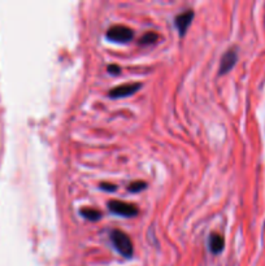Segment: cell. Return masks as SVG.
Masks as SVG:
<instances>
[{
	"label": "cell",
	"instance_id": "1",
	"mask_svg": "<svg viewBox=\"0 0 265 266\" xmlns=\"http://www.w3.org/2000/svg\"><path fill=\"white\" fill-rule=\"evenodd\" d=\"M111 240H112L115 248H116L124 257H133V253H134L133 243H131L130 238H129L124 231L113 230L112 233H111Z\"/></svg>",
	"mask_w": 265,
	"mask_h": 266
},
{
	"label": "cell",
	"instance_id": "2",
	"mask_svg": "<svg viewBox=\"0 0 265 266\" xmlns=\"http://www.w3.org/2000/svg\"><path fill=\"white\" fill-rule=\"evenodd\" d=\"M133 35H134L133 30L126 26H122V25L110 27L107 31V38L112 42H129L130 39H133Z\"/></svg>",
	"mask_w": 265,
	"mask_h": 266
},
{
	"label": "cell",
	"instance_id": "3",
	"mask_svg": "<svg viewBox=\"0 0 265 266\" xmlns=\"http://www.w3.org/2000/svg\"><path fill=\"white\" fill-rule=\"evenodd\" d=\"M108 208L111 212L116 213V215L122 216V217H134L138 215V208L134 204L124 203L119 200H112L108 203Z\"/></svg>",
	"mask_w": 265,
	"mask_h": 266
},
{
	"label": "cell",
	"instance_id": "4",
	"mask_svg": "<svg viewBox=\"0 0 265 266\" xmlns=\"http://www.w3.org/2000/svg\"><path fill=\"white\" fill-rule=\"evenodd\" d=\"M142 85L139 82H133V83H125V85L117 86L110 91V96L113 99H120V97H126L135 94L138 90H140Z\"/></svg>",
	"mask_w": 265,
	"mask_h": 266
},
{
	"label": "cell",
	"instance_id": "5",
	"mask_svg": "<svg viewBox=\"0 0 265 266\" xmlns=\"http://www.w3.org/2000/svg\"><path fill=\"white\" fill-rule=\"evenodd\" d=\"M237 60H238L237 49L230 48L229 51H226L225 54H224L223 59H221V63H220V70H219L220 76H223V74H226L228 72H230V70L234 68Z\"/></svg>",
	"mask_w": 265,
	"mask_h": 266
},
{
	"label": "cell",
	"instance_id": "6",
	"mask_svg": "<svg viewBox=\"0 0 265 266\" xmlns=\"http://www.w3.org/2000/svg\"><path fill=\"white\" fill-rule=\"evenodd\" d=\"M192 18H194V12H192L191 9H189V11H185V12H182L181 15H178L176 17V26L177 29H178V31H180V35L183 36L185 34H186L187 29H189V26L191 25V21Z\"/></svg>",
	"mask_w": 265,
	"mask_h": 266
},
{
	"label": "cell",
	"instance_id": "7",
	"mask_svg": "<svg viewBox=\"0 0 265 266\" xmlns=\"http://www.w3.org/2000/svg\"><path fill=\"white\" fill-rule=\"evenodd\" d=\"M224 238L220 234H212L209 236V248L212 253H220L224 249Z\"/></svg>",
	"mask_w": 265,
	"mask_h": 266
},
{
	"label": "cell",
	"instance_id": "8",
	"mask_svg": "<svg viewBox=\"0 0 265 266\" xmlns=\"http://www.w3.org/2000/svg\"><path fill=\"white\" fill-rule=\"evenodd\" d=\"M81 216L88 221H99L101 218V212L94 208H85L81 210Z\"/></svg>",
	"mask_w": 265,
	"mask_h": 266
},
{
	"label": "cell",
	"instance_id": "9",
	"mask_svg": "<svg viewBox=\"0 0 265 266\" xmlns=\"http://www.w3.org/2000/svg\"><path fill=\"white\" fill-rule=\"evenodd\" d=\"M157 39H158V35L155 33V31H148V33H146L143 36H142V38H140L139 43L144 45L153 44V43H155Z\"/></svg>",
	"mask_w": 265,
	"mask_h": 266
},
{
	"label": "cell",
	"instance_id": "10",
	"mask_svg": "<svg viewBox=\"0 0 265 266\" xmlns=\"http://www.w3.org/2000/svg\"><path fill=\"white\" fill-rule=\"evenodd\" d=\"M146 187V183L142 181H137V182H133V183H130L128 187V190L130 191V192H139V191H142L143 188Z\"/></svg>",
	"mask_w": 265,
	"mask_h": 266
},
{
	"label": "cell",
	"instance_id": "11",
	"mask_svg": "<svg viewBox=\"0 0 265 266\" xmlns=\"http://www.w3.org/2000/svg\"><path fill=\"white\" fill-rule=\"evenodd\" d=\"M100 188L104 191H110V192H112V191H116V186L111 185V183H105V182H104V183H101Z\"/></svg>",
	"mask_w": 265,
	"mask_h": 266
},
{
	"label": "cell",
	"instance_id": "12",
	"mask_svg": "<svg viewBox=\"0 0 265 266\" xmlns=\"http://www.w3.org/2000/svg\"><path fill=\"white\" fill-rule=\"evenodd\" d=\"M108 70H110V72H119V68H117V67H110V68H108Z\"/></svg>",
	"mask_w": 265,
	"mask_h": 266
}]
</instances>
